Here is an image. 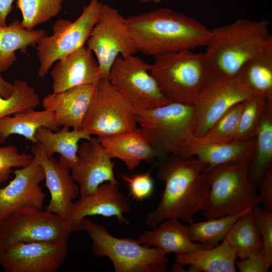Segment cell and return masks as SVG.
<instances>
[{
  "label": "cell",
  "instance_id": "6da1fadb",
  "mask_svg": "<svg viewBox=\"0 0 272 272\" xmlns=\"http://www.w3.org/2000/svg\"><path fill=\"white\" fill-rule=\"evenodd\" d=\"M209 167L193 156L182 158L172 155L160 160L157 176L165 187L157 207L148 212L146 224L153 229L170 218L193 222L208 198L210 186L205 172Z\"/></svg>",
  "mask_w": 272,
  "mask_h": 272
},
{
  "label": "cell",
  "instance_id": "7a4b0ae2",
  "mask_svg": "<svg viewBox=\"0 0 272 272\" xmlns=\"http://www.w3.org/2000/svg\"><path fill=\"white\" fill-rule=\"evenodd\" d=\"M138 52L154 56L205 46L211 30L185 14L162 8L125 18Z\"/></svg>",
  "mask_w": 272,
  "mask_h": 272
},
{
  "label": "cell",
  "instance_id": "3957f363",
  "mask_svg": "<svg viewBox=\"0 0 272 272\" xmlns=\"http://www.w3.org/2000/svg\"><path fill=\"white\" fill-rule=\"evenodd\" d=\"M271 43L267 21L240 18L211 30L204 53L214 75L234 78L247 60Z\"/></svg>",
  "mask_w": 272,
  "mask_h": 272
},
{
  "label": "cell",
  "instance_id": "277c9868",
  "mask_svg": "<svg viewBox=\"0 0 272 272\" xmlns=\"http://www.w3.org/2000/svg\"><path fill=\"white\" fill-rule=\"evenodd\" d=\"M143 134L160 160L180 156L196 139L193 106L171 102L147 110L135 109Z\"/></svg>",
  "mask_w": 272,
  "mask_h": 272
},
{
  "label": "cell",
  "instance_id": "5b68a950",
  "mask_svg": "<svg viewBox=\"0 0 272 272\" xmlns=\"http://www.w3.org/2000/svg\"><path fill=\"white\" fill-rule=\"evenodd\" d=\"M150 73L169 101L191 106L213 74L205 53L191 50L155 56Z\"/></svg>",
  "mask_w": 272,
  "mask_h": 272
},
{
  "label": "cell",
  "instance_id": "8992f818",
  "mask_svg": "<svg viewBox=\"0 0 272 272\" xmlns=\"http://www.w3.org/2000/svg\"><path fill=\"white\" fill-rule=\"evenodd\" d=\"M250 162L209 167L205 177L210 190L202 214L206 220L238 214L258 205L255 186L250 181Z\"/></svg>",
  "mask_w": 272,
  "mask_h": 272
},
{
  "label": "cell",
  "instance_id": "52a82bcc",
  "mask_svg": "<svg viewBox=\"0 0 272 272\" xmlns=\"http://www.w3.org/2000/svg\"><path fill=\"white\" fill-rule=\"evenodd\" d=\"M79 231H86L91 239L92 252L98 257L106 256L115 272H168L169 259L156 247L141 244L138 239L117 238L104 226L87 217L79 223Z\"/></svg>",
  "mask_w": 272,
  "mask_h": 272
},
{
  "label": "cell",
  "instance_id": "ba28073f",
  "mask_svg": "<svg viewBox=\"0 0 272 272\" xmlns=\"http://www.w3.org/2000/svg\"><path fill=\"white\" fill-rule=\"evenodd\" d=\"M103 4L91 0L74 21L59 19L54 23L52 34L44 35L35 47L40 63L38 76L44 78L57 60L84 46L100 17Z\"/></svg>",
  "mask_w": 272,
  "mask_h": 272
},
{
  "label": "cell",
  "instance_id": "9c48e42d",
  "mask_svg": "<svg viewBox=\"0 0 272 272\" xmlns=\"http://www.w3.org/2000/svg\"><path fill=\"white\" fill-rule=\"evenodd\" d=\"M73 231L69 220L46 210L25 207L0 222V249L19 243L68 242Z\"/></svg>",
  "mask_w": 272,
  "mask_h": 272
},
{
  "label": "cell",
  "instance_id": "30bf717a",
  "mask_svg": "<svg viewBox=\"0 0 272 272\" xmlns=\"http://www.w3.org/2000/svg\"><path fill=\"white\" fill-rule=\"evenodd\" d=\"M137 125L134 108L108 80L101 79L95 85L83 129L103 138L132 130Z\"/></svg>",
  "mask_w": 272,
  "mask_h": 272
},
{
  "label": "cell",
  "instance_id": "8fae6325",
  "mask_svg": "<svg viewBox=\"0 0 272 272\" xmlns=\"http://www.w3.org/2000/svg\"><path fill=\"white\" fill-rule=\"evenodd\" d=\"M150 64L134 55H118L110 70L108 81L135 109L147 110L170 102L150 73Z\"/></svg>",
  "mask_w": 272,
  "mask_h": 272
},
{
  "label": "cell",
  "instance_id": "7c38bea8",
  "mask_svg": "<svg viewBox=\"0 0 272 272\" xmlns=\"http://www.w3.org/2000/svg\"><path fill=\"white\" fill-rule=\"evenodd\" d=\"M86 43L97 60L102 79H108L111 66L118 55L126 57L138 52L125 18L107 4H103L99 20Z\"/></svg>",
  "mask_w": 272,
  "mask_h": 272
},
{
  "label": "cell",
  "instance_id": "4fadbf2b",
  "mask_svg": "<svg viewBox=\"0 0 272 272\" xmlns=\"http://www.w3.org/2000/svg\"><path fill=\"white\" fill-rule=\"evenodd\" d=\"M251 95L238 76L222 77L213 74L193 105L195 135H204L230 108Z\"/></svg>",
  "mask_w": 272,
  "mask_h": 272
},
{
  "label": "cell",
  "instance_id": "5bb4252c",
  "mask_svg": "<svg viewBox=\"0 0 272 272\" xmlns=\"http://www.w3.org/2000/svg\"><path fill=\"white\" fill-rule=\"evenodd\" d=\"M67 242L19 243L0 249V265L6 272H55L67 253Z\"/></svg>",
  "mask_w": 272,
  "mask_h": 272
},
{
  "label": "cell",
  "instance_id": "9a60e30c",
  "mask_svg": "<svg viewBox=\"0 0 272 272\" xmlns=\"http://www.w3.org/2000/svg\"><path fill=\"white\" fill-rule=\"evenodd\" d=\"M14 178L0 187V222L25 207L42 210L45 194L40 185L45 180L43 168L34 158L27 166L13 171Z\"/></svg>",
  "mask_w": 272,
  "mask_h": 272
},
{
  "label": "cell",
  "instance_id": "2e32d148",
  "mask_svg": "<svg viewBox=\"0 0 272 272\" xmlns=\"http://www.w3.org/2000/svg\"><path fill=\"white\" fill-rule=\"evenodd\" d=\"M114 166V163L97 138L82 142L79 146L77 161L70 169L79 186L81 197L92 193L105 182L118 185Z\"/></svg>",
  "mask_w": 272,
  "mask_h": 272
},
{
  "label": "cell",
  "instance_id": "e0dca14e",
  "mask_svg": "<svg viewBox=\"0 0 272 272\" xmlns=\"http://www.w3.org/2000/svg\"><path fill=\"white\" fill-rule=\"evenodd\" d=\"M31 150L34 158L43 169L45 185L50 199L45 210L69 220L73 200L80 194V188L73 178L70 169L52 157H48L41 146L33 143Z\"/></svg>",
  "mask_w": 272,
  "mask_h": 272
},
{
  "label": "cell",
  "instance_id": "ac0fdd59",
  "mask_svg": "<svg viewBox=\"0 0 272 272\" xmlns=\"http://www.w3.org/2000/svg\"><path fill=\"white\" fill-rule=\"evenodd\" d=\"M130 210L129 203L119 191L118 184L103 183L92 193L73 202L69 221L75 232L79 231L80 221L90 216H114L119 223L128 224L124 215Z\"/></svg>",
  "mask_w": 272,
  "mask_h": 272
},
{
  "label": "cell",
  "instance_id": "d6986e66",
  "mask_svg": "<svg viewBox=\"0 0 272 272\" xmlns=\"http://www.w3.org/2000/svg\"><path fill=\"white\" fill-rule=\"evenodd\" d=\"M49 73L54 93L78 86L95 84L102 79L96 57L85 46L55 62Z\"/></svg>",
  "mask_w": 272,
  "mask_h": 272
},
{
  "label": "cell",
  "instance_id": "ffe728a7",
  "mask_svg": "<svg viewBox=\"0 0 272 272\" xmlns=\"http://www.w3.org/2000/svg\"><path fill=\"white\" fill-rule=\"evenodd\" d=\"M95 84L78 86L52 92L42 101L45 109L52 111L60 126L81 130L95 88Z\"/></svg>",
  "mask_w": 272,
  "mask_h": 272
},
{
  "label": "cell",
  "instance_id": "44dd1931",
  "mask_svg": "<svg viewBox=\"0 0 272 272\" xmlns=\"http://www.w3.org/2000/svg\"><path fill=\"white\" fill-rule=\"evenodd\" d=\"M152 229L145 231L138 239L141 244L154 246L163 254H187L203 249L199 243L191 240L188 226L179 219H166Z\"/></svg>",
  "mask_w": 272,
  "mask_h": 272
},
{
  "label": "cell",
  "instance_id": "7402d4cb",
  "mask_svg": "<svg viewBox=\"0 0 272 272\" xmlns=\"http://www.w3.org/2000/svg\"><path fill=\"white\" fill-rule=\"evenodd\" d=\"M96 138L111 159H120L129 170L134 169L142 161L150 162L157 158L154 150L140 127L117 134Z\"/></svg>",
  "mask_w": 272,
  "mask_h": 272
},
{
  "label": "cell",
  "instance_id": "603a6c76",
  "mask_svg": "<svg viewBox=\"0 0 272 272\" xmlns=\"http://www.w3.org/2000/svg\"><path fill=\"white\" fill-rule=\"evenodd\" d=\"M91 138V135L83 129L71 130L67 126H63L56 131L41 127L35 133L36 143L41 146L46 156L50 157L55 153L59 154V162L69 169L77 161L79 142Z\"/></svg>",
  "mask_w": 272,
  "mask_h": 272
},
{
  "label": "cell",
  "instance_id": "cb8c5ba5",
  "mask_svg": "<svg viewBox=\"0 0 272 272\" xmlns=\"http://www.w3.org/2000/svg\"><path fill=\"white\" fill-rule=\"evenodd\" d=\"M254 146L255 138L244 141L203 144L191 147L179 157L195 156L209 167L233 162H250Z\"/></svg>",
  "mask_w": 272,
  "mask_h": 272
},
{
  "label": "cell",
  "instance_id": "d4e9b609",
  "mask_svg": "<svg viewBox=\"0 0 272 272\" xmlns=\"http://www.w3.org/2000/svg\"><path fill=\"white\" fill-rule=\"evenodd\" d=\"M41 127L54 131L60 128L54 113L48 109H28L13 114V116H5L0 119V143L5 142L12 134H18L36 143L35 133Z\"/></svg>",
  "mask_w": 272,
  "mask_h": 272
},
{
  "label": "cell",
  "instance_id": "484cf974",
  "mask_svg": "<svg viewBox=\"0 0 272 272\" xmlns=\"http://www.w3.org/2000/svg\"><path fill=\"white\" fill-rule=\"evenodd\" d=\"M45 35L43 29H26L18 19L9 25H0V72L7 71L17 61L16 51L20 50L25 53L28 47L35 46Z\"/></svg>",
  "mask_w": 272,
  "mask_h": 272
},
{
  "label": "cell",
  "instance_id": "4316f807",
  "mask_svg": "<svg viewBox=\"0 0 272 272\" xmlns=\"http://www.w3.org/2000/svg\"><path fill=\"white\" fill-rule=\"evenodd\" d=\"M255 146L248 176L257 187L272 167V101H268L255 134Z\"/></svg>",
  "mask_w": 272,
  "mask_h": 272
},
{
  "label": "cell",
  "instance_id": "83f0119b",
  "mask_svg": "<svg viewBox=\"0 0 272 272\" xmlns=\"http://www.w3.org/2000/svg\"><path fill=\"white\" fill-rule=\"evenodd\" d=\"M237 76L251 94L272 101V43L247 60Z\"/></svg>",
  "mask_w": 272,
  "mask_h": 272
},
{
  "label": "cell",
  "instance_id": "f1b7e54d",
  "mask_svg": "<svg viewBox=\"0 0 272 272\" xmlns=\"http://www.w3.org/2000/svg\"><path fill=\"white\" fill-rule=\"evenodd\" d=\"M236 255L225 239L209 249H202L187 254H176V262L194 266L200 271L235 272Z\"/></svg>",
  "mask_w": 272,
  "mask_h": 272
},
{
  "label": "cell",
  "instance_id": "f546056e",
  "mask_svg": "<svg viewBox=\"0 0 272 272\" xmlns=\"http://www.w3.org/2000/svg\"><path fill=\"white\" fill-rule=\"evenodd\" d=\"M224 239L234 250L236 257L240 260L255 254L261 250L262 241L251 210L237 220Z\"/></svg>",
  "mask_w": 272,
  "mask_h": 272
},
{
  "label": "cell",
  "instance_id": "4dcf8cb0",
  "mask_svg": "<svg viewBox=\"0 0 272 272\" xmlns=\"http://www.w3.org/2000/svg\"><path fill=\"white\" fill-rule=\"evenodd\" d=\"M249 211L236 215L206 220L203 222H193L188 226L190 238L192 241L199 243L203 249L214 247L225 239L237 220Z\"/></svg>",
  "mask_w": 272,
  "mask_h": 272
},
{
  "label": "cell",
  "instance_id": "1f68e13d",
  "mask_svg": "<svg viewBox=\"0 0 272 272\" xmlns=\"http://www.w3.org/2000/svg\"><path fill=\"white\" fill-rule=\"evenodd\" d=\"M243 107V101L230 108L204 135L196 138L189 148L200 144L223 143L234 140Z\"/></svg>",
  "mask_w": 272,
  "mask_h": 272
},
{
  "label": "cell",
  "instance_id": "d6a6232c",
  "mask_svg": "<svg viewBox=\"0 0 272 272\" xmlns=\"http://www.w3.org/2000/svg\"><path fill=\"white\" fill-rule=\"evenodd\" d=\"M63 0H17V8L22 14L23 26L34 29L56 16L61 10Z\"/></svg>",
  "mask_w": 272,
  "mask_h": 272
},
{
  "label": "cell",
  "instance_id": "836d02e7",
  "mask_svg": "<svg viewBox=\"0 0 272 272\" xmlns=\"http://www.w3.org/2000/svg\"><path fill=\"white\" fill-rule=\"evenodd\" d=\"M13 84L14 89L10 97L5 98L0 95V119L26 109H34L40 103L39 95L27 82L16 80Z\"/></svg>",
  "mask_w": 272,
  "mask_h": 272
},
{
  "label": "cell",
  "instance_id": "e575fe53",
  "mask_svg": "<svg viewBox=\"0 0 272 272\" xmlns=\"http://www.w3.org/2000/svg\"><path fill=\"white\" fill-rule=\"evenodd\" d=\"M268 101L263 96L251 94L243 101V107L234 140L244 141L254 138L256 129Z\"/></svg>",
  "mask_w": 272,
  "mask_h": 272
},
{
  "label": "cell",
  "instance_id": "d590c367",
  "mask_svg": "<svg viewBox=\"0 0 272 272\" xmlns=\"http://www.w3.org/2000/svg\"><path fill=\"white\" fill-rule=\"evenodd\" d=\"M251 211L262 241L260 252L270 268L272 264V212L258 205L254 206Z\"/></svg>",
  "mask_w": 272,
  "mask_h": 272
},
{
  "label": "cell",
  "instance_id": "8d00e7d4",
  "mask_svg": "<svg viewBox=\"0 0 272 272\" xmlns=\"http://www.w3.org/2000/svg\"><path fill=\"white\" fill-rule=\"evenodd\" d=\"M33 159L32 154L20 153L14 145L0 147V184L9 179L13 168L25 167Z\"/></svg>",
  "mask_w": 272,
  "mask_h": 272
},
{
  "label": "cell",
  "instance_id": "74e56055",
  "mask_svg": "<svg viewBox=\"0 0 272 272\" xmlns=\"http://www.w3.org/2000/svg\"><path fill=\"white\" fill-rule=\"evenodd\" d=\"M120 177L126 182L130 194L136 199L143 201L152 195L154 182L150 172L131 176L121 174Z\"/></svg>",
  "mask_w": 272,
  "mask_h": 272
},
{
  "label": "cell",
  "instance_id": "f35d334b",
  "mask_svg": "<svg viewBox=\"0 0 272 272\" xmlns=\"http://www.w3.org/2000/svg\"><path fill=\"white\" fill-rule=\"evenodd\" d=\"M235 265L240 272H266L269 268L260 251L244 259L236 260Z\"/></svg>",
  "mask_w": 272,
  "mask_h": 272
},
{
  "label": "cell",
  "instance_id": "ab89813d",
  "mask_svg": "<svg viewBox=\"0 0 272 272\" xmlns=\"http://www.w3.org/2000/svg\"><path fill=\"white\" fill-rule=\"evenodd\" d=\"M258 186L259 187L258 203H261L266 210L272 212V167L267 171Z\"/></svg>",
  "mask_w": 272,
  "mask_h": 272
},
{
  "label": "cell",
  "instance_id": "60d3db41",
  "mask_svg": "<svg viewBox=\"0 0 272 272\" xmlns=\"http://www.w3.org/2000/svg\"><path fill=\"white\" fill-rule=\"evenodd\" d=\"M14 0H0V25L6 26L7 19L13 10Z\"/></svg>",
  "mask_w": 272,
  "mask_h": 272
},
{
  "label": "cell",
  "instance_id": "b9f144b4",
  "mask_svg": "<svg viewBox=\"0 0 272 272\" xmlns=\"http://www.w3.org/2000/svg\"><path fill=\"white\" fill-rule=\"evenodd\" d=\"M14 86L13 83L6 81L0 72V95L5 98L10 97L13 93Z\"/></svg>",
  "mask_w": 272,
  "mask_h": 272
},
{
  "label": "cell",
  "instance_id": "7bdbcfd3",
  "mask_svg": "<svg viewBox=\"0 0 272 272\" xmlns=\"http://www.w3.org/2000/svg\"><path fill=\"white\" fill-rule=\"evenodd\" d=\"M184 265L176 262L172 265V271L175 272H188L187 269H185L183 267Z\"/></svg>",
  "mask_w": 272,
  "mask_h": 272
},
{
  "label": "cell",
  "instance_id": "ee69618b",
  "mask_svg": "<svg viewBox=\"0 0 272 272\" xmlns=\"http://www.w3.org/2000/svg\"><path fill=\"white\" fill-rule=\"evenodd\" d=\"M141 2L145 3H148L149 2H152V0H139Z\"/></svg>",
  "mask_w": 272,
  "mask_h": 272
},
{
  "label": "cell",
  "instance_id": "f6af8a7d",
  "mask_svg": "<svg viewBox=\"0 0 272 272\" xmlns=\"http://www.w3.org/2000/svg\"><path fill=\"white\" fill-rule=\"evenodd\" d=\"M161 0H152V2L156 4H159L161 2Z\"/></svg>",
  "mask_w": 272,
  "mask_h": 272
}]
</instances>
